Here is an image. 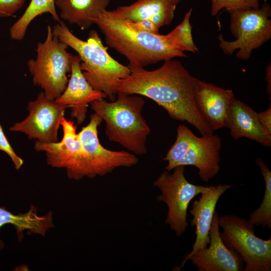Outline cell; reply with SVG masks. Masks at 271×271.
Wrapping results in <instances>:
<instances>
[{"mask_svg": "<svg viewBox=\"0 0 271 271\" xmlns=\"http://www.w3.org/2000/svg\"><path fill=\"white\" fill-rule=\"evenodd\" d=\"M164 62L152 71L128 64L130 73L120 80L117 92L148 97L165 109L170 117L187 122L201 135L213 133L196 105L193 76L179 60Z\"/></svg>", "mask_w": 271, "mask_h": 271, "instance_id": "obj_1", "label": "cell"}, {"mask_svg": "<svg viewBox=\"0 0 271 271\" xmlns=\"http://www.w3.org/2000/svg\"><path fill=\"white\" fill-rule=\"evenodd\" d=\"M103 34L106 44L124 56L129 64L144 67L176 57H186L173 47L165 35L135 28L118 10H106L92 20Z\"/></svg>", "mask_w": 271, "mask_h": 271, "instance_id": "obj_2", "label": "cell"}, {"mask_svg": "<svg viewBox=\"0 0 271 271\" xmlns=\"http://www.w3.org/2000/svg\"><path fill=\"white\" fill-rule=\"evenodd\" d=\"M53 34L74 50L80 59L83 74L95 90L104 93L111 101L115 99L120 80L130 73V68L113 59L108 53L97 32L90 31L87 41L75 36L65 24L58 23L52 28Z\"/></svg>", "mask_w": 271, "mask_h": 271, "instance_id": "obj_3", "label": "cell"}, {"mask_svg": "<svg viewBox=\"0 0 271 271\" xmlns=\"http://www.w3.org/2000/svg\"><path fill=\"white\" fill-rule=\"evenodd\" d=\"M111 102L102 98L90 104V108L105 122V134L110 141L116 142L130 152L143 155L150 127L142 115L145 99L139 95L117 93Z\"/></svg>", "mask_w": 271, "mask_h": 271, "instance_id": "obj_4", "label": "cell"}, {"mask_svg": "<svg viewBox=\"0 0 271 271\" xmlns=\"http://www.w3.org/2000/svg\"><path fill=\"white\" fill-rule=\"evenodd\" d=\"M197 137L187 126L179 124L176 141L163 159L168 162L165 170L170 172L177 166H193L203 181L215 177L220 169L221 140L213 133Z\"/></svg>", "mask_w": 271, "mask_h": 271, "instance_id": "obj_5", "label": "cell"}, {"mask_svg": "<svg viewBox=\"0 0 271 271\" xmlns=\"http://www.w3.org/2000/svg\"><path fill=\"white\" fill-rule=\"evenodd\" d=\"M48 26L45 41L37 44L36 59L27 62L33 84L41 87L46 97L55 100L65 91L71 72L73 55Z\"/></svg>", "mask_w": 271, "mask_h": 271, "instance_id": "obj_6", "label": "cell"}, {"mask_svg": "<svg viewBox=\"0 0 271 271\" xmlns=\"http://www.w3.org/2000/svg\"><path fill=\"white\" fill-rule=\"evenodd\" d=\"M102 120L94 112L90 115L88 124L78 132L84 155L67 175L70 179L78 181L84 177H102L117 168H130L138 163V158L130 152L112 151L101 145L98 137L97 128Z\"/></svg>", "mask_w": 271, "mask_h": 271, "instance_id": "obj_7", "label": "cell"}, {"mask_svg": "<svg viewBox=\"0 0 271 271\" xmlns=\"http://www.w3.org/2000/svg\"><path fill=\"white\" fill-rule=\"evenodd\" d=\"M230 30L236 38L232 41L218 37L219 47L224 54L231 55L238 50L236 57L242 60L250 58L252 51L271 38V7L264 2L257 9L228 10Z\"/></svg>", "mask_w": 271, "mask_h": 271, "instance_id": "obj_8", "label": "cell"}, {"mask_svg": "<svg viewBox=\"0 0 271 271\" xmlns=\"http://www.w3.org/2000/svg\"><path fill=\"white\" fill-rule=\"evenodd\" d=\"M220 237L229 248L237 252L245 263L244 271L271 270V236L262 239L255 234V226L246 218L235 215H221Z\"/></svg>", "mask_w": 271, "mask_h": 271, "instance_id": "obj_9", "label": "cell"}, {"mask_svg": "<svg viewBox=\"0 0 271 271\" xmlns=\"http://www.w3.org/2000/svg\"><path fill=\"white\" fill-rule=\"evenodd\" d=\"M173 170L172 173L167 170L163 172L153 185L162 193L158 196L157 200L164 202L168 207L165 224L180 237L188 226L187 210L190 202L196 196L206 190L208 186L190 183L185 176L184 166L176 167Z\"/></svg>", "mask_w": 271, "mask_h": 271, "instance_id": "obj_10", "label": "cell"}, {"mask_svg": "<svg viewBox=\"0 0 271 271\" xmlns=\"http://www.w3.org/2000/svg\"><path fill=\"white\" fill-rule=\"evenodd\" d=\"M67 108L69 107L47 98L44 92H41L35 100L29 102L26 118L9 129L24 133L30 140L36 139L43 143L57 142L58 130Z\"/></svg>", "mask_w": 271, "mask_h": 271, "instance_id": "obj_11", "label": "cell"}, {"mask_svg": "<svg viewBox=\"0 0 271 271\" xmlns=\"http://www.w3.org/2000/svg\"><path fill=\"white\" fill-rule=\"evenodd\" d=\"M197 108L214 131L226 127L234 96L232 90L193 77Z\"/></svg>", "mask_w": 271, "mask_h": 271, "instance_id": "obj_12", "label": "cell"}, {"mask_svg": "<svg viewBox=\"0 0 271 271\" xmlns=\"http://www.w3.org/2000/svg\"><path fill=\"white\" fill-rule=\"evenodd\" d=\"M219 215L215 210L209 232V246L200 249L188 260L195 265L199 271H241L244 262L235 251L229 248L220 235Z\"/></svg>", "mask_w": 271, "mask_h": 271, "instance_id": "obj_13", "label": "cell"}, {"mask_svg": "<svg viewBox=\"0 0 271 271\" xmlns=\"http://www.w3.org/2000/svg\"><path fill=\"white\" fill-rule=\"evenodd\" d=\"M61 126L63 136L60 142L43 143L36 141L34 149L37 152L45 153L48 165L65 168L68 174L83 158L84 152L74 122L63 117Z\"/></svg>", "mask_w": 271, "mask_h": 271, "instance_id": "obj_14", "label": "cell"}, {"mask_svg": "<svg viewBox=\"0 0 271 271\" xmlns=\"http://www.w3.org/2000/svg\"><path fill=\"white\" fill-rule=\"evenodd\" d=\"M231 187L228 184L208 186L206 190L201 193L199 199L193 202L189 212L192 216L191 225L195 227L196 239L192 251L185 256L181 265L177 268L178 270L184 266L190 256L207 247L210 242L209 232L217 202Z\"/></svg>", "mask_w": 271, "mask_h": 271, "instance_id": "obj_15", "label": "cell"}, {"mask_svg": "<svg viewBox=\"0 0 271 271\" xmlns=\"http://www.w3.org/2000/svg\"><path fill=\"white\" fill-rule=\"evenodd\" d=\"M106 98V95L95 90L84 77L80 68V59L73 55L71 61L70 77L63 93L56 100L58 103L71 108V116L78 124L84 121L88 104L93 101Z\"/></svg>", "mask_w": 271, "mask_h": 271, "instance_id": "obj_16", "label": "cell"}, {"mask_svg": "<svg viewBox=\"0 0 271 271\" xmlns=\"http://www.w3.org/2000/svg\"><path fill=\"white\" fill-rule=\"evenodd\" d=\"M226 127L235 140L245 137L261 145L271 146V134L260 123L257 112L241 101L234 98Z\"/></svg>", "mask_w": 271, "mask_h": 271, "instance_id": "obj_17", "label": "cell"}, {"mask_svg": "<svg viewBox=\"0 0 271 271\" xmlns=\"http://www.w3.org/2000/svg\"><path fill=\"white\" fill-rule=\"evenodd\" d=\"M181 1L137 0L130 5L119 6L116 9L130 21L149 20L160 29L172 23L177 6Z\"/></svg>", "mask_w": 271, "mask_h": 271, "instance_id": "obj_18", "label": "cell"}, {"mask_svg": "<svg viewBox=\"0 0 271 271\" xmlns=\"http://www.w3.org/2000/svg\"><path fill=\"white\" fill-rule=\"evenodd\" d=\"M109 3V0H55L60 9V18L83 30L93 24L94 18L107 10Z\"/></svg>", "mask_w": 271, "mask_h": 271, "instance_id": "obj_19", "label": "cell"}, {"mask_svg": "<svg viewBox=\"0 0 271 271\" xmlns=\"http://www.w3.org/2000/svg\"><path fill=\"white\" fill-rule=\"evenodd\" d=\"M37 209L31 205L28 212L25 213L14 214L0 207V228L7 224H12L21 241L23 236V231L28 230L29 232L45 236L46 232L54 226L52 222V213L50 212L43 216L38 215ZM4 244L0 239V249H2Z\"/></svg>", "mask_w": 271, "mask_h": 271, "instance_id": "obj_20", "label": "cell"}, {"mask_svg": "<svg viewBox=\"0 0 271 271\" xmlns=\"http://www.w3.org/2000/svg\"><path fill=\"white\" fill-rule=\"evenodd\" d=\"M44 13L50 14L58 23L62 22L56 12L55 0H31L23 15L10 29L11 39L17 41L23 40L31 22Z\"/></svg>", "mask_w": 271, "mask_h": 271, "instance_id": "obj_21", "label": "cell"}, {"mask_svg": "<svg viewBox=\"0 0 271 271\" xmlns=\"http://www.w3.org/2000/svg\"><path fill=\"white\" fill-rule=\"evenodd\" d=\"M263 178L265 189L259 206L249 214L248 222L256 226L271 228V172L261 158L255 161Z\"/></svg>", "mask_w": 271, "mask_h": 271, "instance_id": "obj_22", "label": "cell"}, {"mask_svg": "<svg viewBox=\"0 0 271 271\" xmlns=\"http://www.w3.org/2000/svg\"><path fill=\"white\" fill-rule=\"evenodd\" d=\"M192 9L186 14L182 22L169 34L165 35L168 43L174 48L182 51L192 53L198 52V48L195 44L192 34V26L190 20Z\"/></svg>", "mask_w": 271, "mask_h": 271, "instance_id": "obj_23", "label": "cell"}, {"mask_svg": "<svg viewBox=\"0 0 271 271\" xmlns=\"http://www.w3.org/2000/svg\"><path fill=\"white\" fill-rule=\"evenodd\" d=\"M211 14L216 16L220 11L232 10L257 9L259 7L260 0H210Z\"/></svg>", "mask_w": 271, "mask_h": 271, "instance_id": "obj_24", "label": "cell"}, {"mask_svg": "<svg viewBox=\"0 0 271 271\" xmlns=\"http://www.w3.org/2000/svg\"><path fill=\"white\" fill-rule=\"evenodd\" d=\"M0 150L7 153L11 158L15 165V168L19 170L23 165V160L18 156L13 149L10 143L8 141L0 124Z\"/></svg>", "mask_w": 271, "mask_h": 271, "instance_id": "obj_25", "label": "cell"}, {"mask_svg": "<svg viewBox=\"0 0 271 271\" xmlns=\"http://www.w3.org/2000/svg\"><path fill=\"white\" fill-rule=\"evenodd\" d=\"M25 0H0V17L12 16L23 6Z\"/></svg>", "mask_w": 271, "mask_h": 271, "instance_id": "obj_26", "label": "cell"}, {"mask_svg": "<svg viewBox=\"0 0 271 271\" xmlns=\"http://www.w3.org/2000/svg\"><path fill=\"white\" fill-rule=\"evenodd\" d=\"M130 22L135 28L141 31L152 34H160L159 29L154 23L149 20L144 19L136 22Z\"/></svg>", "mask_w": 271, "mask_h": 271, "instance_id": "obj_27", "label": "cell"}, {"mask_svg": "<svg viewBox=\"0 0 271 271\" xmlns=\"http://www.w3.org/2000/svg\"><path fill=\"white\" fill-rule=\"evenodd\" d=\"M258 119L267 132L271 134V104L265 111L257 112Z\"/></svg>", "mask_w": 271, "mask_h": 271, "instance_id": "obj_28", "label": "cell"}, {"mask_svg": "<svg viewBox=\"0 0 271 271\" xmlns=\"http://www.w3.org/2000/svg\"><path fill=\"white\" fill-rule=\"evenodd\" d=\"M271 75V66L270 63L266 68V73L265 79L267 81V92L269 94L270 96L271 95V80H270V76Z\"/></svg>", "mask_w": 271, "mask_h": 271, "instance_id": "obj_29", "label": "cell"}]
</instances>
